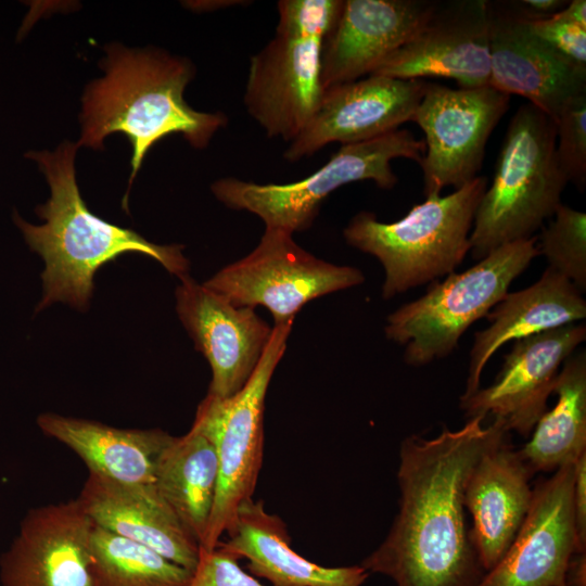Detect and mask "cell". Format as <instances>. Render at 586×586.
Instances as JSON below:
<instances>
[{"label":"cell","instance_id":"cell-1","mask_svg":"<svg viewBox=\"0 0 586 586\" xmlns=\"http://www.w3.org/2000/svg\"><path fill=\"white\" fill-rule=\"evenodd\" d=\"M484 417L432 438L407 436L399 447L398 512L384 540L360 563L395 586H476L486 571L464 507L467 479L481 455L509 434Z\"/></svg>","mask_w":586,"mask_h":586},{"label":"cell","instance_id":"cell-2","mask_svg":"<svg viewBox=\"0 0 586 586\" xmlns=\"http://www.w3.org/2000/svg\"><path fill=\"white\" fill-rule=\"evenodd\" d=\"M106 51L105 76L89 84L82 98L77 145L100 149L109 135L127 136L132 145L128 190L148 151L162 138L181 133L202 149L227 125L225 114L200 112L186 102L183 92L194 74L187 59L120 44Z\"/></svg>","mask_w":586,"mask_h":586},{"label":"cell","instance_id":"cell-3","mask_svg":"<svg viewBox=\"0 0 586 586\" xmlns=\"http://www.w3.org/2000/svg\"><path fill=\"white\" fill-rule=\"evenodd\" d=\"M77 143L63 142L54 152H28L46 175L51 189L48 202L37 207L43 225L28 224L14 214V221L33 251L44 260L43 297L37 310L53 302L85 309L93 291L98 268L126 252L157 260L179 279L189 275V260L180 245H158L137 232L112 225L86 206L75 176Z\"/></svg>","mask_w":586,"mask_h":586},{"label":"cell","instance_id":"cell-4","mask_svg":"<svg viewBox=\"0 0 586 586\" xmlns=\"http://www.w3.org/2000/svg\"><path fill=\"white\" fill-rule=\"evenodd\" d=\"M553 119L531 103L511 118L493 181L475 212L470 251L482 259L501 245L534 237L561 204L568 180L556 153Z\"/></svg>","mask_w":586,"mask_h":586},{"label":"cell","instance_id":"cell-5","mask_svg":"<svg viewBox=\"0 0 586 586\" xmlns=\"http://www.w3.org/2000/svg\"><path fill=\"white\" fill-rule=\"evenodd\" d=\"M486 188V178L477 176L447 195L426 196L393 222L379 221L366 211L353 216L344 239L383 266L384 300L455 272L470 251L475 212Z\"/></svg>","mask_w":586,"mask_h":586},{"label":"cell","instance_id":"cell-6","mask_svg":"<svg viewBox=\"0 0 586 586\" xmlns=\"http://www.w3.org/2000/svg\"><path fill=\"white\" fill-rule=\"evenodd\" d=\"M342 0H281L272 39L250 60L244 105L270 138L291 142L324 88L321 52Z\"/></svg>","mask_w":586,"mask_h":586},{"label":"cell","instance_id":"cell-7","mask_svg":"<svg viewBox=\"0 0 586 586\" xmlns=\"http://www.w3.org/2000/svg\"><path fill=\"white\" fill-rule=\"evenodd\" d=\"M536 241L534 235L501 245L390 314L385 336L404 346L405 362L421 367L450 355L463 333L486 317L539 255Z\"/></svg>","mask_w":586,"mask_h":586},{"label":"cell","instance_id":"cell-8","mask_svg":"<svg viewBox=\"0 0 586 586\" xmlns=\"http://www.w3.org/2000/svg\"><path fill=\"white\" fill-rule=\"evenodd\" d=\"M423 140L408 129H396L381 137L343 144L311 175L289 183H256L234 177L212 184L216 199L229 208L258 216L266 228L288 233L308 230L322 202L336 189L356 181L371 180L381 189L397 182L392 161L398 157L420 164Z\"/></svg>","mask_w":586,"mask_h":586},{"label":"cell","instance_id":"cell-9","mask_svg":"<svg viewBox=\"0 0 586 586\" xmlns=\"http://www.w3.org/2000/svg\"><path fill=\"white\" fill-rule=\"evenodd\" d=\"M294 320L273 324L269 343L247 383L228 398L206 394L192 426L214 443L219 464L216 498L201 547L215 548L234 525L239 508L253 499L264 453L265 399L284 355Z\"/></svg>","mask_w":586,"mask_h":586},{"label":"cell","instance_id":"cell-10","mask_svg":"<svg viewBox=\"0 0 586 586\" xmlns=\"http://www.w3.org/2000/svg\"><path fill=\"white\" fill-rule=\"evenodd\" d=\"M364 273L328 263L300 246L293 234L265 228L257 246L204 284L235 306H263L275 324L294 320L308 302L361 284Z\"/></svg>","mask_w":586,"mask_h":586},{"label":"cell","instance_id":"cell-11","mask_svg":"<svg viewBox=\"0 0 586 586\" xmlns=\"http://www.w3.org/2000/svg\"><path fill=\"white\" fill-rule=\"evenodd\" d=\"M509 99L489 85L455 89L426 82L411 120L424 133L420 166L425 196L449 186L459 189L477 177L488 138Z\"/></svg>","mask_w":586,"mask_h":586},{"label":"cell","instance_id":"cell-12","mask_svg":"<svg viewBox=\"0 0 586 586\" xmlns=\"http://www.w3.org/2000/svg\"><path fill=\"white\" fill-rule=\"evenodd\" d=\"M586 340V327L571 323L513 341L495 381L460 397L468 418L493 417L507 432L528 437L547 410L563 362Z\"/></svg>","mask_w":586,"mask_h":586},{"label":"cell","instance_id":"cell-13","mask_svg":"<svg viewBox=\"0 0 586 586\" xmlns=\"http://www.w3.org/2000/svg\"><path fill=\"white\" fill-rule=\"evenodd\" d=\"M372 74L400 79L447 78L459 88L488 86V1L437 2L426 23Z\"/></svg>","mask_w":586,"mask_h":586},{"label":"cell","instance_id":"cell-14","mask_svg":"<svg viewBox=\"0 0 586 586\" xmlns=\"http://www.w3.org/2000/svg\"><path fill=\"white\" fill-rule=\"evenodd\" d=\"M425 86L424 79L371 74L327 88L315 114L290 142L283 157L297 162L333 142L358 143L399 129L412 120Z\"/></svg>","mask_w":586,"mask_h":586},{"label":"cell","instance_id":"cell-15","mask_svg":"<svg viewBox=\"0 0 586 586\" xmlns=\"http://www.w3.org/2000/svg\"><path fill=\"white\" fill-rule=\"evenodd\" d=\"M489 86L518 94L553 122L573 99L586 94V67L536 36L512 4L489 2Z\"/></svg>","mask_w":586,"mask_h":586},{"label":"cell","instance_id":"cell-16","mask_svg":"<svg viewBox=\"0 0 586 586\" xmlns=\"http://www.w3.org/2000/svg\"><path fill=\"white\" fill-rule=\"evenodd\" d=\"M176 289L177 313L212 369L208 395L228 398L254 373L272 334L255 308L235 306L189 275Z\"/></svg>","mask_w":586,"mask_h":586},{"label":"cell","instance_id":"cell-17","mask_svg":"<svg viewBox=\"0 0 586 586\" xmlns=\"http://www.w3.org/2000/svg\"><path fill=\"white\" fill-rule=\"evenodd\" d=\"M575 463L533 486L527 515L498 563L476 586H565L568 562L579 551L574 520Z\"/></svg>","mask_w":586,"mask_h":586},{"label":"cell","instance_id":"cell-18","mask_svg":"<svg viewBox=\"0 0 586 586\" xmlns=\"http://www.w3.org/2000/svg\"><path fill=\"white\" fill-rule=\"evenodd\" d=\"M93 525L77 498L29 510L1 556V585L95 586L90 557Z\"/></svg>","mask_w":586,"mask_h":586},{"label":"cell","instance_id":"cell-19","mask_svg":"<svg viewBox=\"0 0 586 586\" xmlns=\"http://www.w3.org/2000/svg\"><path fill=\"white\" fill-rule=\"evenodd\" d=\"M436 5L428 0H342L322 44L324 90L371 75L415 36Z\"/></svg>","mask_w":586,"mask_h":586},{"label":"cell","instance_id":"cell-20","mask_svg":"<svg viewBox=\"0 0 586 586\" xmlns=\"http://www.w3.org/2000/svg\"><path fill=\"white\" fill-rule=\"evenodd\" d=\"M505 435L472 468L464 486L471 537L487 572L501 559L531 507L534 473Z\"/></svg>","mask_w":586,"mask_h":586},{"label":"cell","instance_id":"cell-21","mask_svg":"<svg viewBox=\"0 0 586 586\" xmlns=\"http://www.w3.org/2000/svg\"><path fill=\"white\" fill-rule=\"evenodd\" d=\"M77 499L95 525L142 544L190 572L194 570L200 545L155 485L130 486L89 474Z\"/></svg>","mask_w":586,"mask_h":586},{"label":"cell","instance_id":"cell-22","mask_svg":"<svg viewBox=\"0 0 586 586\" xmlns=\"http://www.w3.org/2000/svg\"><path fill=\"white\" fill-rule=\"evenodd\" d=\"M582 294L549 267L532 285L508 292L486 315L489 326L474 333L466 388L460 397H469L481 387L484 367L506 343L585 319L586 301Z\"/></svg>","mask_w":586,"mask_h":586},{"label":"cell","instance_id":"cell-23","mask_svg":"<svg viewBox=\"0 0 586 586\" xmlns=\"http://www.w3.org/2000/svg\"><path fill=\"white\" fill-rule=\"evenodd\" d=\"M226 536L217 546L245 559L247 571L272 586H361L369 577L360 564L328 568L297 553L283 520L268 512L262 500L241 505Z\"/></svg>","mask_w":586,"mask_h":586},{"label":"cell","instance_id":"cell-24","mask_svg":"<svg viewBox=\"0 0 586 586\" xmlns=\"http://www.w3.org/2000/svg\"><path fill=\"white\" fill-rule=\"evenodd\" d=\"M37 423L72 449L89 474L130 486L154 485L158 458L173 438L160 429H117L56 413H42Z\"/></svg>","mask_w":586,"mask_h":586},{"label":"cell","instance_id":"cell-25","mask_svg":"<svg viewBox=\"0 0 586 586\" xmlns=\"http://www.w3.org/2000/svg\"><path fill=\"white\" fill-rule=\"evenodd\" d=\"M218 477L216 447L193 426L182 436H173L157 461L154 485L199 545L211 519Z\"/></svg>","mask_w":586,"mask_h":586},{"label":"cell","instance_id":"cell-26","mask_svg":"<svg viewBox=\"0 0 586 586\" xmlns=\"http://www.w3.org/2000/svg\"><path fill=\"white\" fill-rule=\"evenodd\" d=\"M557 403L535 424L519 449L533 473L555 472L586 453V353H573L562 365L553 388Z\"/></svg>","mask_w":586,"mask_h":586},{"label":"cell","instance_id":"cell-27","mask_svg":"<svg viewBox=\"0 0 586 586\" xmlns=\"http://www.w3.org/2000/svg\"><path fill=\"white\" fill-rule=\"evenodd\" d=\"M90 557L95 586H188L192 574L155 550L95 524Z\"/></svg>","mask_w":586,"mask_h":586},{"label":"cell","instance_id":"cell-28","mask_svg":"<svg viewBox=\"0 0 586 586\" xmlns=\"http://www.w3.org/2000/svg\"><path fill=\"white\" fill-rule=\"evenodd\" d=\"M539 237V255L548 267L586 291V214L560 204Z\"/></svg>","mask_w":586,"mask_h":586},{"label":"cell","instance_id":"cell-29","mask_svg":"<svg viewBox=\"0 0 586 586\" xmlns=\"http://www.w3.org/2000/svg\"><path fill=\"white\" fill-rule=\"evenodd\" d=\"M555 124L559 165L568 182L583 191L586 186V94L570 101Z\"/></svg>","mask_w":586,"mask_h":586},{"label":"cell","instance_id":"cell-30","mask_svg":"<svg viewBox=\"0 0 586 586\" xmlns=\"http://www.w3.org/2000/svg\"><path fill=\"white\" fill-rule=\"evenodd\" d=\"M188 586H266L239 564V559L218 546H200L198 563Z\"/></svg>","mask_w":586,"mask_h":586},{"label":"cell","instance_id":"cell-31","mask_svg":"<svg viewBox=\"0 0 586 586\" xmlns=\"http://www.w3.org/2000/svg\"><path fill=\"white\" fill-rule=\"evenodd\" d=\"M532 31L559 53L586 67V27L571 21L562 11L552 16L530 20Z\"/></svg>","mask_w":586,"mask_h":586},{"label":"cell","instance_id":"cell-32","mask_svg":"<svg viewBox=\"0 0 586 586\" xmlns=\"http://www.w3.org/2000/svg\"><path fill=\"white\" fill-rule=\"evenodd\" d=\"M574 520L579 551H586V453L575 462Z\"/></svg>","mask_w":586,"mask_h":586},{"label":"cell","instance_id":"cell-33","mask_svg":"<svg viewBox=\"0 0 586 586\" xmlns=\"http://www.w3.org/2000/svg\"><path fill=\"white\" fill-rule=\"evenodd\" d=\"M517 8L530 20H540L552 16L561 11L568 3L563 0H523L513 2Z\"/></svg>","mask_w":586,"mask_h":586},{"label":"cell","instance_id":"cell-34","mask_svg":"<svg viewBox=\"0 0 586 586\" xmlns=\"http://www.w3.org/2000/svg\"><path fill=\"white\" fill-rule=\"evenodd\" d=\"M564 582L565 586H586V551L572 555L566 565Z\"/></svg>","mask_w":586,"mask_h":586},{"label":"cell","instance_id":"cell-35","mask_svg":"<svg viewBox=\"0 0 586 586\" xmlns=\"http://www.w3.org/2000/svg\"><path fill=\"white\" fill-rule=\"evenodd\" d=\"M561 11L571 21L586 27V1L585 0L568 1L566 5Z\"/></svg>","mask_w":586,"mask_h":586}]
</instances>
